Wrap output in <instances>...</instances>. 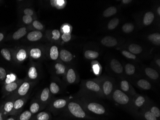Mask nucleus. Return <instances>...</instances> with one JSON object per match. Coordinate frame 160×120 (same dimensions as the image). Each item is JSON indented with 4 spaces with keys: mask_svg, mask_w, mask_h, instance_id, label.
I'll return each instance as SVG.
<instances>
[{
    "mask_svg": "<svg viewBox=\"0 0 160 120\" xmlns=\"http://www.w3.org/2000/svg\"><path fill=\"white\" fill-rule=\"evenodd\" d=\"M69 111L72 115L77 118H82L85 116V112L78 104L75 102H70L68 105Z\"/></svg>",
    "mask_w": 160,
    "mask_h": 120,
    "instance_id": "nucleus-1",
    "label": "nucleus"
},
{
    "mask_svg": "<svg viewBox=\"0 0 160 120\" xmlns=\"http://www.w3.org/2000/svg\"><path fill=\"white\" fill-rule=\"evenodd\" d=\"M113 99L120 104H126L129 101V97L120 90H116L113 93Z\"/></svg>",
    "mask_w": 160,
    "mask_h": 120,
    "instance_id": "nucleus-2",
    "label": "nucleus"
},
{
    "mask_svg": "<svg viewBox=\"0 0 160 120\" xmlns=\"http://www.w3.org/2000/svg\"><path fill=\"white\" fill-rule=\"evenodd\" d=\"M87 108L89 111L97 114H103L105 112V109L102 105L98 103L92 102L89 104Z\"/></svg>",
    "mask_w": 160,
    "mask_h": 120,
    "instance_id": "nucleus-3",
    "label": "nucleus"
},
{
    "mask_svg": "<svg viewBox=\"0 0 160 120\" xmlns=\"http://www.w3.org/2000/svg\"><path fill=\"white\" fill-rule=\"evenodd\" d=\"M102 44L108 47L115 46L118 43L117 40L111 36H106L101 40Z\"/></svg>",
    "mask_w": 160,
    "mask_h": 120,
    "instance_id": "nucleus-4",
    "label": "nucleus"
},
{
    "mask_svg": "<svg viewBox=\"0 0 160 120\" xmlns=\"http://www.w3.org/2000/svg\"><path fill=\"white\" fill-rule=\"evenodd\" d=\"M110 66L112 70L117 74H121L123 72V67L117 60L115 59L112 60L110 63Z\"/></svg>",
    "mask_w": 160,
    "mask_h": 120,
    "instance_id": "nucleus-5",
    "label": "nucleus"
},
{
    "mask_svg": "<svg viewBox=\"0 0 160 120\" xmlns=\"http://www.w3.org/2000/svg\"><path fill=\"white\" fill-rule=\"evenodd\" d=\"M60 58L65 62H69L73 58V55L71 54L70 51L66 50H62L60 51Z\"/></svg>",
    "mask_w": 160,
    "mask_h": 120,
    "instance_id": "nucleus-6",
    "label": "nucleus"
},
{
    "mask_svg": "<svg viewBox=\"0 0 160 120\" xmlns=\"http://www.w3.org/2000/svg\"><path fill=\"white\" fill-rule=\"evenodd\" d=\"M42 33L40 31H32L28 34V39L29 41H37L42 38Z\"/></svg>",
    "mask_w": 160,
    "mask_h": 120,
    "instance_id": "nucleus-7",
    "label": "nucleus"
},
{
    "mask_svg": "<svg viewBox=\"0 0 160 120\" xmlns=\"http://www.w3.org/2000/svg\"><path fill=\"white\" fill-rule=\"evenodd\" d=\"M26 34H27V29L26 28H20L13 33L12 36V39L14 40H18L24 37Z\"/></svg>",
    "mask_w": 160,
    "mask_h": 120,
    "instance_id": "nucleus-8",
    "label": "nucleus"
},
{
    "mask_svg": "<svg viewBox=\"0 0 160 120\" xmlns=\"http://www.w3.org/2000/svg\"><path fill=\"white\" fill-rule=\"evenodd\" d=\"M154 14L151 12L145 13L143 18V23L146 26H149L152 24L154 19Z\"/></svg>",
    "mask_w": 160,
    "mask_h": 120,
    "instance_id": "nucleus-9",
    "label": "nucleus"
},
{
    "mask_svg": "<svg viewBox=\"0 0 160 120\" xmlns=\"http://www.w3.org/2000/svg\"><path fill=\"white\" fill-rule=\"evenodd\" d=\"M29 88H30L29 84L28 82H24L18 89V93L22 96L25 95L28 93Z\"/></svg>",
    "mask_w": 160,
    "mask_h": 120,
    "instance_id": "nucleus-10",
    "label": "nucleus"
},
{
    "mask_svg": "<svg viewBox=\"0 0 160 120\" xmlns=\"http://www.w3.org/2000/svg\"><path fill=\"white\" fill-rule=\"evenodd\" d=\"M148 39L153 44L160 45V34L159 33H155L150 34L148 36Z\"/></svg>",
    "mask_w": 160,
    "mask_h": 120,
    "instance_id": "nucleus-11",
    "label": "nucleus"
},
{
    "mask_svg": "<svg viewBox=\"0 0 160 120\" xmlns=\"http://www.w3.org/2000/svg\"><path fill=\"white\" fill-rule=\"evenodd\" d=\"M86 87L91 91L94 92H98L100 90L99 86L92 81H88L86 82Z\"/></svg>",
    "mask_w": 160,
    "mask_h": 120,
    "instance_id": "nucleus-12",
    "label": "nucleus"
},
{
    "mask_svg": "<svg viewBox=\"0 0 160 120\" xmlns=\"http://www.w3.org/2000/svg\"><path fill=\"white\" fill-rule=\"evenodd\" d=\"M145 73H146V75L152 79L155 80V79H157L159 78V74H158V72L152 68H146Z\"/></svg>",
    "mask_w": 160,
    "mask_h": 120,
    "instance_id": "nucleus-13",
    "label": "nucleus"
},
{
    "mask_svg": "<svg viewBox=\"0 0 160 120\" xmlns=\"http://www.w3.org/2000/svg\"><path fill=\"white\" fill-rule=\"evenodd\" d=\"M129 51L131 53H132V54H139L142 51V49L141 46H140L139 45L136 44H130L128 47Z\"/></svg>",
    "mask_w": 160,
    "mask_h": 120,
    "instance_id": "nucleus-14",
    "label": "nucleus"
},
{
    "mask_svg": "<svg viewBox=\"0 0 160 120\" xmlns=\"http://www.w3.org/2000/svg\"><path fill=\"white\" fill-rule=\"evenodd\" d=\"M103 91L106 95L110 94L113 89V85L110 81H107L103 84Z\"/></svg>",
    "mask_w": 160,
    "mask_h": 120,
    "instance_id": "nucleus-15",
    "label": "nucleus"
},
{
    "mask_svg": "<svg viewBox=\"0 0 160 120\" xmlns=\"http://www.w3.org/2000/svg\"><path fill=\"white\" fill-rule=\"evenodd\" d=\"M18 84L17 82H12L10 83L7 84L4 86V90L8 93L16 91L18 88Z\"/></svg>",
    "mask_w": 160,
    "mask_h": 120,
    "instance_id": "nucleus-16",
    "label": "nucleus"
},
{
    "mask_svg": "<svg viewBox=\"0 0 160 120\" xmlns=\"http://www.w3.org/2000/svg\"><path fill=\"white\" fill-rule=\"evenodd\" d=\"M76 74L72 69H70L68 70L67 74V79L69 83L72 84L76 80Z\"/></svg>",
    "mask_w": 160,
    "mask_h": 120,
    "instance_id": "nucleus-17",
    "label": "nucleus"
},
{
    "mask_svg": "<svg viewBox=\"0 0 160 120\" xmlns=\"http://www.w3.org/2000/svg\"><path fill=\"white\" fill-rule=\"evenodd\" d=\"M84 56L87 59H95L99 56V53L93 50H86L84 53Z\"/></svg>",
    "mask_w": 160,
    "mask_h": 120,
    "instance_id": "nucleus-18",
    "label": "nucleus"
},
{
    "mask_svg": "<svg viewBox=\"0 0 160 120\" xmlns=\"http://www.w3.org/2000/svg\"><path fill=\"white\" fill-rule=\"evenodd\" d=\"M117 9L114 6H111L107 8L103 13V16L105 18H108L116 14Z\"/></svg>",
    "mask_w": 160,
    "mask_h": 120,
    "instance_id": "nucleus-19",
    "label": "nucleus"
},
{
    "mask_svg": "<svg viewBox=\"0 0 160 120\" xmlns=\"http://www.w3.org/2000/svg\"><path fill=\"white\" fill-rule=\"evenodd\" d=\"M138 85L140 87L145 90H149L152 87L151 84L148 81L145 79H141L138 81Z\"/></svg>",
    "mask_w": 160,
    "mask_h": 120,
    "instance_id": "nucleus-20",
    "label": "nucleus"
},
{
    "mask_svg": "<svg viewBox=\"0 0 160 120\" xmlns=\"http://www.w3.org/2000/svg\"><path fill=\"white\" fill-rule=\"evenodd\" d=\"M16 58L20 62L24 61L27 57V52L23 49L19 50L16 54Z\"/></svg>",
    "mask_w": 160,
    "mask_h": 120,
    "instance_id": "nucleus-21",
    "label": "nucleus"
},
{
    "mask_svg": "<svg viewBox=\"0 0 160 120\" xmlns=\"http://www.w3.org/2000/svg\"><path fill=\"white\" fill-rule=\"evenodd\" d=\"M59 51L58 49L56 46H53L50 49V56L51 59L53 60H56L59 57Z\"/></svg>",
    "mask_w": 160,
    "mask_h": 120,
    "instance_id": "nucleus-22",
    "label": "nucleus"
},
{
    "mask_svg": "<svg viewBox=\"0 0 160 120\" xmlns=\"http://www.w3.org/2000/svg\"><path fill=\"white\" fill-rule=\"evenodd\" d=\"M1 54L4 59L7 61H10L12 59V55L11 52L8 49L3 48L1 50Z\"/></svg>",
    "mask_w": 160,
    "mask_h": 120,
    "instance_id": "nucleus-23",
    "label": "nucleus"
},
{
    "mask_svg": "<svg viewBox=\"0 0 160 120\" xmlns=\"http://www.w3.org/2000/svg\"><path fill=\"white\" fill-rule=\"evenodd\" d=\"M66 1H60V0H58V1H50V3L54 7H56L57 8L60 9L62 8L65 5V3Z\"/></svg>",
    "mask_w": 160,
    "mask_h": 120,
    "instance_id": "nucleus-24",
    "label": "nucleus"
},
{
    "mask_svg": "<svg viewBox=\"0 0 160 120\" xmlns=\"http://www.w3.org/2000/svg\"><path fill=\"white\" fill-rule=\"evenodd\" d=\"M119 19L117 18H114L111 19L108 24V29L112 30L115 29L119 24Z\"/></svg>",
    "mask_w": 160,
    "mask_h": 120,
    "instance_id": "nucleus-25",
    "label": "nucleus"
},
{
    "mask_svg": "<svg viewBox=\"0 0 160 120\" xmlns=\"http://www.w3.org/2000/svg\"><path fill=\"white\" fill-rule=\"evenodd\" d=\"M134 29V26L132 23H126L122 27V30L126 33H129L132 32Z\"/></svg>",
    "mask_w": 160,
    "mask_h": 120,
    "instance_id": "nucleus-26",
    "label": "nucleus"
},
{
    "mask_svg": "<svg viewBox=\"0 0 160 120\" xmlns=\"http://www.w3.org/2000/svg\"><path fill=\"white\" fill-rule=\"evenodd\" d=\"M66 105V101L63 99H59L56 100L53 103V106L57 109H60L65 106Z\"/></svg>",
    "mask_w": 160,
    "mask_h": 120,
    "instance_id": "nucleus-27",
    "label": "nucleus"
},
{
    "mask_svg": "<svg viewBox=\"0 0 160 120\" xmlns=\"http://www.w3.org/2000/svg\"><path fill=\"white\" fill-rule=\"evenodd\" d=\"M30 55L34 59H38L41 56V51L39 49L33 48L30 51Z\"/></svg>",
    "mask_w": 160,
    "mask_h": 120,
    "instance_id": "nucleus-28",
    "label": "nucleus"
},
{
    "mask_svg": "<svg viewBox=\"0 0 160 120\" xmlns=\"http://www.w3.org/2000/svg\"><path fill=\"white\" fill-rule=\"evenodd\" d=\"M125 72L127 75H132L135 72V67L133 65L128 64L125 66Z\"/></svg>",
    "mask_w": 160,
    "mask_h": 120,
    "instance_id": "nucleus-29",
    "label": "nucleus"
},
{
    "mask_svg": "<svg viewBox=\"0 0 160 120\" xmlns=\"http://www.w3.org/2000/svg\"><path fill=\"white\" fill-rule=\"evenodd\" d=\"M28 76L30 79H35L38 77V72L35 67H31L28 71Z\"/></svg>",
    "mask_w": 160,
    "mask_h": 120,
    "instance_id": "nucleus-30",
    "label": "nucleus"
},
{
    "mask_svg": "<svg viewBox=\"0 0 160 120\" xmlns=\"http://www.w3.org/2000/svg\"><path fill=\"white\" fill-rule=\"evenodd\" d=\"M13 108V102L12 101H9L5 103L3 106V110L6 112H10Z\"/></svg>",
    "mask_w": 160,
    "mask_h": 120,
    "instance_id": "nucleus-31",
    "label": "nucleus"
},
{
    "mask_svg": "<svg viewBox=\"0 0 160 120\" xmlns=\"http://www.w3.org/2000/svg\"><path fill=\"white\" fill-rule=\"evenodd\" d=\"M49 90L48 88L46 87V88H44L43 89V91L42 92V93L41 94V101L43 102H46L47 101L49 97Z\"/></svg>",
    "mask_w": 160,
    "mask_h": 120,
    "instance_id": "nucleus-32",
    "label": "nucleus"
},
{
    "mask_svg": "<svg viewBox=\"0 0 160 120\" xmlns=\"http://www.w3.org/2000/svg\"><path fill=\"white\" fill-rule=\"evenodd\" d=\"M55 67L56 70V73L58 75L63 74L65 73V67L62 64L58 63V64H56Z\"/></svg>",
    "mask_w": 160,
    "mask_h": 120,
    "instance_id": "nucleus-33",
    "label": "nucleus"
},
{
    "mask_svg": "<svg viewBox=\"0 0 160 120\" xmlns=\"http://www.w3.org/2000/svg\"><path fill=\"white\" fill-rule=\"evenodd\" d=\"M50 91L52 93L55 94L59 92L60 91V87L56 83L54 82H52V83L50 84Z\"/></svg>",
    "mask_w": 160,
    "mask_h": 120,
    "instance_id": "nucleus-34",
    "label": "nucleus"
},
{
    "mask_svg": "<svg viewBox=\"0 0 160 120\" xmlns=\"http://www.w3.org/2000/svg\"><path fill=\"white\" fill-rule=\"evenodd\" d=\"M24 102L21 99H18L13 102V108L14 110H18L21 108L24 105Z\"/></svg>",
    "mask_w": 160,
    "mask_h": 120,
    "instance_id": "nucleus-35",
    "label": "nucleus"
},
{
    "mask_svg": "<svg viewBox=\"0 0 160 120\" xmlns=\"http://www.w3.org/2000/svg\"><path fill=\"white\" fill-rule=\"evenodd\" d=\"M31 112L29 111H25L21 114L20 116V120H29L31 118Z\"/></svg>",
    "mask_w": 160,
    "mask_h": 120,
    "instance_id": "nucleus-36",
    "label": "nucleus"
},
{
    "mask_svg": "<svg viewBox=\"0 0 160 120\" xmlns=\"http://www.w3.org/2000/svg\"><path fill=\"white\" fill-rule=\"evenodd\" d=\"M37 119L38 120H48L49 115L45 112H41L38 114Z\"/></svg>",
    "mask_w": 160,
    "mask_h": 120,
    "instance_id": "nucleus-37",
    "label": "nucleus"
},
{
    "mask_svg": "<svg viewBox=\"0 0 160 120\" xmlns=\"http://www.w3.org/2000/svg\"><path fill=\"white\" fill-rule=\"evenodd\" d=\"M39 109V104L37 103H34L31 105L30 108V111L31 113H35L38 112Z\"/></svg>",
    "mask_w": 160,
    "mask_h": 120,
    "instance_id": "nucleus-38",
    "label": "nucleus"
},
{
    "mask_svg": "<svg viewBox=\"0 0 160 120\" xmlns=\"http://www.w3.org/2000/svg\"><path fill=\"white\" fill-rule=\"evenodd\" d=\"M144 97L142 96H139L137 97L135 101V104L137 107H140L145 102Z\"/></svg>",
    "mask_w": 160,
    "mask_h": 120,
    "instance_id": "nucleus-39",
    "label": "nucleus"
},
{
    "mask_svg": "<svg viewBox=\"0 0 160 120\" xmlns=\"http://www.w3.org/2000/svg\"><path fill=\"white\" fill-rule=\"evenodd\" d=\"M121 89L124 91H128L129 90V86L128 82L126 80H123L121 82Z\"/></svg>",
    "mask_w": 160,
    "mask_h": 120,
    "instance_id": "nucleus-40",
    "label": "nucleus"
},
{
    "mask_svg": "<svg viewBox=\"0 0 160 120\" xmlns=\"http://www.w3.org/2000/svg\"><path fill=\"white\" fill-rule=\"evenodd\" d=\"M122 54L123 55L127 58L135 59L136 58L134 55L132 54L131 52H129V51H127V50H123L122 51Z\"/></svg>",
    "mask_w": 160,
    "mask_h": 120,
    "instance_id": "nucleus-41",
    "label": "nucleus"
},
{
    "mask_svg": "<svg viewBox=\"0 0 160 120\" xmlns=\"http://www.w3.org/2000/svg\"><path fill=\"white\" fill-rule=\"evenodd\" d=\"M7 76L6 70L2 67H0V80L3 81Z\"/></svg>",
    "mask_w": 160,
    "mask_h": 120,
    "instance_id": "nucleus-42",
    "label": "nucleus"
},
{
    "mask_svg": "<svg viewBox=\"0 0 160 120\" xmlns=\"http://www.w3.org/2000/svg\"><path fill=\"white\" fill-rule=\"evenodd\" d=\"M151 112L152 114H153L155 117L156 118H158V117L160 116V111L159 110V108H157L156 107H153L151 109Z\"/></svg>",
    "mask_w": 160,
    "mask_h": 120,
    "instance_id": "nucleus-43",
    "label": "nucleus"
},
{
    "mask_svg": "<svg viewBox=\"0 0 160 120\" xmlns=\"http://www.w3.org/2000/svg\"><path fill=\"white\" fill-rule=\"evenodd\" d=\"M71 33L70 32L68 33H64L62 36V40L65 42H68L71 40Z\"/></svg>",
    "mask_w": 160,
    "mask_h": 120,
    "instance_id": "nucleus-44",
    "label": "nucleus"
},
{
    "mask_svg": "<svg viewBox=\"0 0 160 120\" xmlns=\"http://www.w3.org/2000/svg\"><path fill=\"white\" fill-rule=\"evenodd\" d=\"M145 118L147 120H157L156 117L152 114L151 112H147L145 113Z\"/></svg>",
    "mask_w": 160,
    "mask_h": 120,
    "instance_id": "nucleus-45",
    "label": "nucleus"
},
{
    "mask_svg": "<svg viewBox=\"0 0 160 120\" xmlns=\"http://www.w3.org/2000/svg\"><path fill=\"white\" fill-rule=\"evenodd\" d=\"M61 37V33L58 30L55 29L52 31V39L54 40L59 39Z\"/></svg>",
    "mask_w": 160,
    "mask_h": 120,
    "instance_id": "nucleus-46",
    "label": "nucleus"
},
{
    "mask_svg": "<svg viewBox=\"0 0 160 120\" xmlns=\"http://www.w3.org/2000/svg\"><path fill=\"white\" fill-rule=\"evenodd\" d=\"M33 26L34 28H36V29L38 30H41L43 29V26L42 24L40 22H39L38 21L36 20L33 22Z\"/></svg>",
    "mask_w": 160,
    "mask_h": 120,
    "instance_id": "nucleus-47",
    "label": "nucleus"
},
{
    "mask_svg": "<svg viewBox=\"0 0 160 120\" xmlns=\"http://www.w3.org/2000/svg\"><path fill=\"white\" fill-rule=\"evenodd\" d=\"M23 21L24 23H26V24H30L32 21V17L31 16L25 15V16H23Z\"/></svg>",
    "mask_w": 160,
    "mask_h": 120,
    "instance_id": "nucleus-48",
    "label": "nucleus"
},
{
    "mask_svg": "<svg viewBox=\"0 0 160 120\" xmlns=\"http://www.w3.org/2000/svg\"><path fill=\"white\" fill-rule=\"evenodd\" d=\"M15 78H16V77H15L14 75H12V74L8 76H7V78H6V80H5L6 84L10 83L11 82H14V80H15Z\"/></svg>",
    "mask_w": 160,
    "mask_h": 120,
    "instance_id": "nucleus-49",
    "label": "nucleus"
},
{
    "mask_svg": "<svg viewBox=\"0 0 160 120\" xmlns=\"http://www.w3.org/2000/svg\"><path fill=\"white\" fill-rule=\"evenodd\" d=\"M24 13L25 15L27 16H32L34 13V12L32 10L30 9L27 8L26 9L24 10Z\"/></svg>",
    "mask_w": 160,
    "mask_h": 120,
    "instance_id": "nucleus-50",
    "label": "nucleus"
},
{
    "mask_svg": "<svg viewBox=\"0 0 160 120\" xmlns=\"http://www.w3.org/2000/svg\"><path fill=\"white\" fill-rule=\"evenodd\" d=\"M63 30L64 33H68L70 31V28L68 26H65L64 27Z\"/></svg>",
    "mask_w": 160,
    "mask_h": 120,
    "instance_id": "nucleus-51",
    "label": "nucleus"
},
{
    "mask_svg": "<svg viewBox=\"0 0 160 120\" xmlns=\"http://www.w3.org/2000/svg\"><path fill=\"white\" fill-rule=\"evenodd\" d=\"M122 2L124 4H128V3L132 2V1H131V0H123Z\"/></svg>",
    "mask_w": 160,
    "mask_h": 120,
    "instance_id": "nucleus-52",
    "label": "nucleus"
},
{
    "mask_svg": "<svg viewBox=\"0 0 160 120\" xmlns=\"http://www.w3.org/2000/svg\"><path fill=\"white\" fill-rule=\"evenodd\" d=\"M4 34L2 33H1V32H0V42L3 40V39H4Z\"/></svg>",
    "mask_w": 160,
    "mask_h": 120,
    "instance_id": "nucleus-53",
    "label": "nucleus"
},
{
    "mask_svg": "<svg viewBox=\"0 0 160 120\" xmlns=\"http://www.w3.org/2000/svg\"><path fill=\"white\" fill-rule=\"evenodd\" d=\"M6 120H16V118L15 117H12L10 118H9L8 119H7Z\"/></svg>",
    "mask_w": 160,
    "mask_h": 120,
    "instance_id": "nucleus-54",
    "label": "nucleus"
},
{
    "mask_svg": "<svg viewBox=\"0 0 160 120\" xmlns=\"http://www.w3.org/2000/svg\"><path fill=\"white\" fill-rule=\"evenodd\" d=\"M156 63H157V65H158L159 66H160V60L158 59L157 60V61H156Z\"/></svg>",
    "mask_w": 160,
    "mask_h": 120,
    "instance_id": "nucleus-55",
    "label": "nucleus"
},
{
    "mask_svg": "<svg viewBox=\"0 0 160 120\" xmlns=\"http://www.w3.org/2000/svg\"><path fill=\"white\" fill-rule=\"evenodd\" d=\"M157 12H158V14L159 15H160V7L159 6L158 7V9H157Z\"/></svg>",
    "mask_w": 160,
    "mask_h": 120,
    "instance_id": "nucleus-56",
    "label": "nucleus"
},
{
    "mask_svg": "<svg viewBox=\"0 0 160 120\" xmlns=\"http://www.w3.org/2000/svg\"><path fill=\"white\" fill-rule=\"evenodd\" d=\"M0 2H1V1H0Z\"/></svg>",
    "mask_w": 160,
    "mask_h": 120,
    "instance_id": "nucleus-57",
    "label": "nucleus"
}]
</instances>
